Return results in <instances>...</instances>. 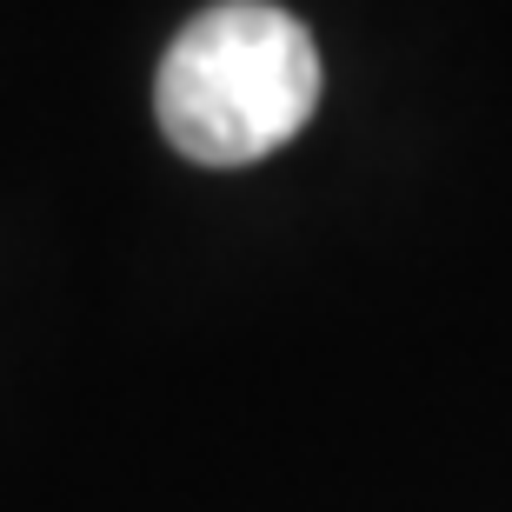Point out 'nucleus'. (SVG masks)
Instances as JSON below:
<instances>
[{
  "label": "nucleus",
  "mask_w": 512,
  "mask_h": 512,
  "mask_svg": "<svg viewBox=\"0 0 512 512\" xmlns=\"http://www.w3.org/2000/svg\"><path fill=\"white\" fill-rule=\"evenodd\" d=\"M320 107V47L273 0H220L173 34L153 114L193 167H253Z\"/></svg>",
  "instance_id": "obj_1"
}]
</instances>
